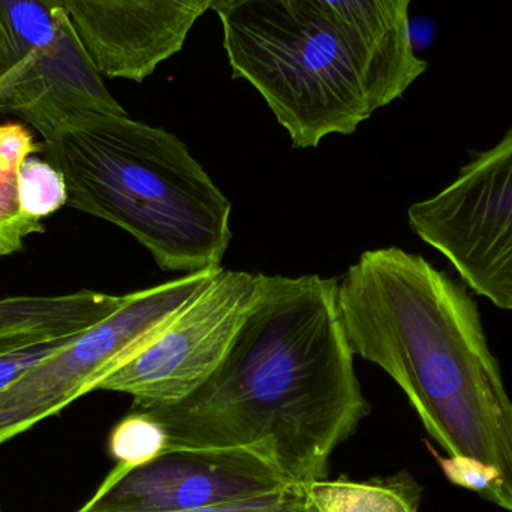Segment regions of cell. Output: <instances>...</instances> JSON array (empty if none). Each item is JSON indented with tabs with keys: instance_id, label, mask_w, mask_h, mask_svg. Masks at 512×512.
<instances>
[{
	"instance_id": "cell-1",
	"label": "cell",
	"mask_w": 512,
	"mask_h": 512,
	"mask_svg": "<svg viewBox=\"0 0 512 512\" xmlns=\"http://www.w3.org/2000/svg\"><path fill=\"white\" fill-rule=\"evenodd\" d=\"M339 280L265 276L224 360L185 399L132 406L167 448H267L289 484L325 480L370 414L342 316Z\"/></svg>"
},
{
	"instance_id": "cell-2",
	"label": "cell",
	"mask_w": 512,
	"mask_h": 512,
	"mask_svg": "<svg viewBox=\"0 0 512 512\" xmlns=\"http://www.w3.org/2000/svg\"><path fill=\"white\" fill-rule=\"evenodd\" d=\"M337 301L352 352L394 379L450 456L495 469V505L512 512V400L465 286L421 255L382 248L348 268Z\"/></svg>"
},
{
	"instance_id": "cell-3",
	"label": "cell",
	"mask_w": 512,
	"mask_h": 512,
	"mask_svg": "<svg viewBox=\"0 0 512 512\" xmlns=\"http://www.w3.org/2000/svg\"><path fill=\"white\" fill-rule=\"evenodd\" d=\"M42 153L65 177L66 206L122 228L162 270L222 267L231 203L176 135L87 113L42 141Z\"/></svg>"
},
{
	"instance_id": "cell-4",
	"label": "cell",
	"mask_w": 512,
	"mask_h": 512,
	"mask_svg": "<svg viewBox=\"0 0 512 512\" xmlns=\"http://www.w3.org/2000/svg\"><path fill=\"white\" fill-rule=\"evenodd\" d=\"M212 11L234 80L262 96L295 149L351 135L382 108L345 32L307 0H222Z\"/></svg>"
},
{
	"instance_id": "cell-5",
	"label": "cell",
	"mask_w": 512,
	"mask_h": 512,
	"mask_svg": "<svg viewBox=\"0 0 512 512\" xmlns=\"http://www.w3.org/2000/svg\"><path fill=\"white\" fill-rule=\"evenodd\" d=\"M0 111L42 140L81 114L126 116L54 0H0Z\"/></svg>"
},
{
	"instance_id": "cell-6",
	"label": "cell",
	"mask_w": 512,
	"mask_h": 512,
	"mask_svg": "<svg viewBox=\"0 0 512 512\" xmlns=\"http://www.w3.org/2000/svg\"><path fill=\"white\" fill-rule=\"evenodd\" d=\"M221 270L210 268L131 292L117 312L0 391V444L96 391L102 379L140 354Z\"/></svg>"
},
{
	"instance_id": "cell-7",
	"label": "cell",
	"mask_w": 512,
	"mask_h": 512,
	"mask_svg": "<svg viewBox=\"0 0 512 512\" xmlns=\"http://www.w3.org/2000/svg\"><path fill=\"white\" fill-rule=\"evenodd\" d=\"M408 222L471 291L512 312V128L447 188L412 204Z\"/></svg>"
},
{
	"instance_id": "cell-8",
	"label": "cell",
	"mask_w": 512,
	"mask_h": 512,
	"mask_svg": "<svg viewBox=\"0 0 512 512\" xmlns=\"http://www.w3.org/2000/svg\"><path fill=\"white\" fill-rule=\"evenodd\" d=\"M264 274L227 271L195 295L134 358L96 391L132 396V406L167 405L197 390L224 360L261 294Z\"/></svg>"
},
{
	"instance_id": "cell-9",
	"label": "cell",
	"mask_w": 512,
	"mask_h": 512,
	"mask_svg": "<svg viewBox=\"0 0 512 512\" xmlns=\"http://www.w3.org/2000/svg\"><path fill=\"white\" fill-rule=\"evenodd\" d=\"M286 486L267 448H167L141 465H117L75 512L189 511Z\"/></svg>"
},
{
	"instance_id": "cell-10",
	"label": "cell",
	"mask_w": 512,
	"mask_h": 512,
	"mask_svg": "<svg viewBox=\"0 0 512 512\" xmlns=\"http://www.w3.org/2000/svg\"><path fill=\"white\" fill-rule=\"evenodd\" d=\"M102 77L143 83L222 0H54Z\"/></svg>"
},
{
	"instance_id": "cell-11",
	"label": "cell",
	"mask_w": 512,
	"mask_h": 512,
	"mask_svg": "<svg viewBox=\"0 0 512 512\" xmlns=\"http://www.w3.org/2000/svg\"><path fill=\"white\" fill-rule=\"evenodd\" d=\"M351 39L375 83L382 108L402 98L426 72L412 41V0H307Z\"/></svg>"
},
{
	"instance_id": "cell-12",
	"label": "cell",
	"mask_w": 512,
	"mask_h": 512,
	"mask_svg": "<svg viewBox=\"0 0 512 512\" xmlns=\"http://www.w3.org/2000/svg\"><path fill=\"white\" fill-rule=\"evenodd\" d=\"M129 294L78 291L53 297L0 300V345L21 337L69 336L104 321L128 301Z\"/></svg>"
},
{
	"instance_id": "cell-13",
	"label": "cell",
	"mask_w": 512,
	"mask_h": 512,
	"mask_svg": "<svg viewBox=\"0 0 512 512\" xmlns=\"http://www.w3.org/2000/svg\"><path fill=\"white\" fill-rule=\"evenodd\" d=\"M307 487L319 512H418L423 489L408 472L369 481H313Z\"/></svg>"
},
{
	"instance_id": "cell-14",
	"label": "cell",
	"mask_w": 512,
	"mask_h": 512,
	"mask_svg": "<svg viewBox=\"0 0 512 512\" xmlns=\"http://www.w3.org/2000/svg\"><path fill=\"white\" fill-rule=\"evenodd\" d=\"M36 152H42V143L24 126H0V256L20 252L27 237L44 233L42 219L26 215L18 197V171Z\"/></svg>"
},
{
	"instance_id": "cell-15",
	"label": "cell",
	"mask_w": 512,
	"mask_h": 512,
	"mask_svg": "<svg viewBox=\"0 0 512 512\" xmlns=\"http://www.w3.org/2000/svg\"><path fill=\"white\" fill-rule=\"evenodd\" d=\"M167 447L164 427L146 412L131 409L117 423L108 439L111 457L120 466H137L149 462Z\"/></svg>"
},
{
	"instance_id": "cell-16",
	"label": "cell",
	"mask_w": 512,
	"mask_h": 512,
	"mask_svg": "<svg viewBox=\"0 0 512 512\" xmlns=\"http://www.w3.org/2000/svg\"><path fill=\"white\" fill-rule=\"evenodd\" d=\"M18 197L26 215L45 218L68 203L65 177L50 162L29 156L18 171Z\"/></svg>"
},
{
	"instance_id": "cell-17",
	"label": "cell",
	"mask_w": 512,
	"mask_h": 512,
	"mask_svg": "<svg viewBox=\"0 0 512 512\" xmlns=\"http://www.w3.org/2000/svg\"><path fill=\"white\" fill-rule=\"evenodd\" d=\"M78 334L24 337L0 345V391L6 390L33 367L68 346Z\"/></svg>"
},
{
	"instance_id": "cell-18",
	"label": "cell",
	"mask_w": 512,
	"mask_h": 512,
	"mask_svg": "<svg viewBox=\"0 0 512 512\" xmlns=\"http://www.w3.org/2000/svg\"><path fill=\"white\" fill-rule=\"evenodd\" d=\"M180 512H319L310 501L306 486L282 487L274 492L242 499V501L227 502V504L209 505L197 510Z\"/></svg>"
},
{
	"instance_id": "cell-19",
	"label": "cell",
	"mask_w": 512,
	"mask_h": 512,
	"mask_svg": "<svg viewBox=\"0 0 512 512\" xmlns=\"http://www.w3.org/2000/svg\"><path fill=\"white\" fill-rule=\"evenodd\" d=\"M438 462L451 483L477 493L484 501L495 505L499 486V474L495 469L466 457H438Z\"/></svg>"
},
{
	"instance_id": "cell-20",
	"label": "cell",
	"mask_w": 512,
	"mask_h": 512,
	"mask_svg": "<svg viewBox=\"0 0 512 512\" xmlns=\"http://www.w3.org/2000/svg\"><path fill=\"white\" fill-rule=\"evenodd\" d=\"M0 512H2V511H0Z\"/></svg>"
}]
</instances>
